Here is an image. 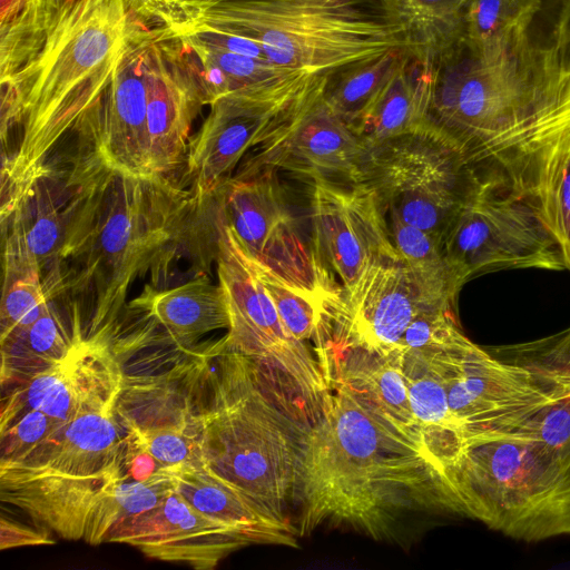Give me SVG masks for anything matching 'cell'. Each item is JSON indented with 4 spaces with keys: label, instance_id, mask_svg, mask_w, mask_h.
Listing matches in <instances>:
<instances>
[{
    "label": "cell",
    "instance_id": "cell-1",
    "mask_svg": "<svg viewBox=\"0 0 570 570\" xmlns=\"http://www.w3.org/2000/svg\"><path fill=\"white\" fill-rule=\"evenodd\" d=\"M203 205L175 177L122 173L88 154L65 244L42 278L49 295L73 311L89 340H105L131 285L166 263Z\"/></svg>",
    "mask_w": 570,
    "mask_h": 570
},
{
    "label": "cell",
    "instance_id": "cell-2",
    "mask_svg": "<svg viewBox=\"0 0 570 570\" xmlns=\"http://www.w3.org/2000/svg\"><path fill=\"white\" fill-rule=\"evenodd\" d=\"M431 117L469 166L517 188L529 161L570 129V20L559 17L542 43L491 58L461 49L438 70Z\"/></svg>",
    "mask_w": 570,
    "mask_h": 570
},
{
    "label": "cell",
    "instance_id": "cell-3",
    "mask_svg": "<svg viewBox=\"0 0 570 570\" xmlns=\"http://www.w3.org/2000/svg\"><path fill=\"white\" fill-rule=\"evenodd\" d=\"M146 23L129 0H67L32 58L1 81V215L75 136Z\"/></svg>",
    "mask_w": 570,
    "mask_h": 570
},
{
    "label": "cell",
    "instance_id": "cell-4",
    "mask_svg": "<svg viewBox=\"0 0 570 570\" xmlns=\"http://www.w3.org/2000/svg\"><path fill=\"white\" fill-rule=\"evenodd\" d=\"M323 414L303 445L297 532L348 527L380 540L415 508H442L438 472L423 450L382 420L347 384L332 380Z\"/></svg>",
    "mask_w": 570,
    "mask_h": 570
},
{
    "label": "cell",
    "instance_id": "cell-5",
    "mask_svg": "<svg viewBox=\"0 0 570 570\" xmlns=\"http://www.w3.org/2000/svg\"><path fill=\"white\" fill-rule=\"evenodd\" d=\"M197 417L202 465L264 513L287 521L311 425L223 338L202 352Z\"/></svg>",
    "mask_w": 570,
    "mask_h": 570
},
{
    "label": "cell",
    "instance_id": "cell-6",
    "mask_svg": "<svg viewBox=\"0 0 570 570\" xmlns=\"http://www.w3.org/2000/svg\"><path fill=\"white\" fill-rule=\"evenodd\" d=\"M189 24L245 37L272 63L311 76L403 48L382 18L370 16L357 0H219Z\"/></svg>",
    "mask_w": 570,
    "mask_h": 570
},
{
    "label": "cell",
    "instance_id": "cell-7",
    "mask_svg": "<svg viewBox=\"0 0 570 570\" xmlns=\"http://www.w3.org/2000/svg\"><path fill=\"white\" fill-rule=\"evenodd\" d=\"M215 256L229 313L224 344L256 363L269 384L312 425L331 402V376L282 323L255 267L218 216Z\"/></svg>",
    "mask_w": 570,
    "mask_h": 570
},
{
    "label": "cell",
    "instance_id": "cell-8",
    "mask_svg": "<svg viewBox=\"0 0 570 570\" xmlns=\"http://www.w3.org/2000/svg\"><path fill=\"white\" fill-rule=\"evenodd\" d=\"M454 296L473 276L509 269H566L530 203L503 176L473 168L464 200L442 243Z\"/></svg>",
    "mask_w": 570,
    "mask_h": 570
},
{
    "label": "cell",
    "instance_id": "cell-9",
    "mask_svg": "<svg viewBox=\"0 0 570 570\" xmlns=\"http://www.w3.org/2000/svg\"><path fill=\"white\" fill-rule=\"evenodd\" d=\"M428 347L465 445L474 438L518 428L570 391V380H557L492 356L470 341L458 324Z\"/></svg>",
    "mask_w": 570,
    "mask_h": 570
},
{
    "label": "cell",
    "instance_id": "cell-10",
    "mask_svg": "<svg viewBox=\"0 0 570 570\" xmlns=\"http://www.w3.org/2000/svg\"><path fill=\"white\" fill-rule=\"evenodd\" d=\"M472 173L458 151L425 125L368 150L363 181L375 191L384 212L442 245Z\"/></svg>",
    "mask_w": 570,
    "mask_h": 570
},
{
    "label": "cell",
    "instance_id": "cell-11",
    "mask_svg": "<svg viewBox=\"0 0 570 570\" xmlns=\"http://www.w3.org/2000/svg\"><path fill=\"white\" fill-rule=\"evenodd\" d=\"M117 399L80 412L24 459L0 463V472L30 478L67 509L94 507L110 482L129 474V440L121 433Z\"/></svg>",
    "mask_w": 570,
    "mask_h": 570
},
{
    "label": "cell",
    "instance_id": "cell-12",
    "mask_svg": "<svg viewBox=\"0 0 570 570\" xmlns=\"http://www.w3.org/2000/svg\"><path fill=\"white\" fill-rule=\"evenodd\" d=\"M216 196L218 216L257 267L317 301L336 291L326 268L303 242L275 168L243 169Z\"/></svg>",
    "mask_w": 570,
    "mask_h": 570
},
{
    "label": "cell",
    "instance_id": "cell-13",
    "mask_svg": "<svg viewBox=\"0 0 570 570\" xmlns=\"http://www.w3.org/2000/svg\"><path fill=\"white\" fill-rule=\"evenodd\" d=\"M326 81L323 77L304 94L283 101L244 95L214 100L209 114L190 138L185 160V180L194 197L205 204L232 178L243 156L288 128Z\"/></svg>",
    "mask_w": 570,
    "mask_h": 570
},
{
    "label": "cell",
    "instance_id": "cell-14",
    "mask_svg": "<svg viewBox=\"0 0 570 570\" xmlns=\"http://www.w3.org/2000/svg\"><path fill=\"white\" fill-rule=\"evenodd\" d=\"M159 24L132 33L110 81L79 122L77 142L107 166L131 175L149 173L146 127L147 81Z\"/></svg>",
    "mask_w": 570,
    "mask_h": 570
},
{
    "label": "cell",
    "instance_id": "cell-15",
    "mask_svg": "<svg viewBox=\"0 0 570 570\" xmlns=\"http://www.w3.org/2000/svg\"><path fill=\"white\" fill-rule=\"evenodd\" d=\"M309 196L317 257L341 279V289H351L376 263L400 258L370 185L314 178Z\"/></svg>",
    "mask_w": 570,
    "mask_h": 570
},
{
    "label": "cell",
    "instance_id": "cell-16",
    "mask_svg": "<svg viewBox=\"0 0 570 570\" xmlns=\"http://www.w3.org/2000/svg\"><path fill=\"white\" fill-rule=\"evenodd\" d=\"M208 97L199 63L170 27L159 24L147 81L149 173L174 177L185 165L189 134Z\"/></svg>",
    "mask_w": 570,
    "mask_h": 570
},
{
    "label": "cell",
    "instance_id": "cell-17",
    "mask_svg": "<svg viewBox=\"0 0 570 570\" xmlns=\"http://www.w3.org/2000/svg\"><path fill=\"white\" fill-rule=\"evenodd\" d=\"M85 155L48 165L1 217L3 283L55 265L66 240L85 175Z\"/></svg>",
    "mask_w": 570,
    "mask_h": 570
},
{
    "label": "cell",
    "instance_id": "cell-18",
    "mask_svg": "<svg viewBox=\"0 0 570 570\" xmlns=\"http://www.w3.org/2000/svg\"><path fill=\"white\" fill-rule=\"evenodd\" d=\"M105 542L125 543L149 558L196 570H212L230 553L253 544L194 509L175 490L160 504L114 527Z\"/></svg>",
    "mask_w": 570,
    "mask_h": 570
},
{
    "label": "cell",
    "instance_id": "cell-19",
    "mask_svg": "<svg viewBox=\"0 0 570 570\" xmlns=\"http://www.w3.org/2000/svg\"><path fill=\"white\" fill-rule=\"evenodd\" d=\"M324 86L288 128L259 146L244 169L279 167L311 179L363 181L368 150L326 105Z\"/></svg>",
    "mask_w": 570,
    "mask_h": 570
},
{
    "label": "cell",
    "instance_id": "cell-20",
    "mask_svg": "<svg viewBox=\"0 0 570 570\" xmlns=\"http://www.w3.org/2000/svg\"><path fill=\"white\" fill-rule=\"evenodd\" d=\"M126 309L138 326V337L155 334L178 347H189L209 332L228 330L230 323L220 285L205 276L170 288L146 285Z\"/></svg>",
    "mask_w": 570,
    "mask_h": 570
},
{
    "label": "cell",
    "instance_id": "cell-21",
    "mask_svg": "<svg viewBox=\"0 0 570 570\" xmlns=\"http://www.w3.org/2000/svg\"><path fill=\"white\" fill-rule=\"evenodd\" d=\"M176 32L199 63L208 105L233 94L269 101L288 100L309 90L325 77L311 76L236 53L207 43L188 31Z\"/></svg>",
    "mask_w": 570,
    "mask_h": 570
},
{
    "label": "cell",
    "instance_id": "cell-22",
    "mask_svg": "<svg viewBox=\"0 0 570 570\" xmlns=\"http://www.w3.org/2000/svg\"><path fill=\"white\" fill-rule=\"evenodd\" d=\"M174 490L194 509L238 531L253 544L297 548L298 532L287 521L273 518L202 464L168 468Z\"/></svg>",
    "mask_w": 570,
    "mask_h": 570
},
{
    "label": "cell",
    "instance_id": "cell-23",
    "mask_svg": "<svg viewBox=\"0 0 570 570\" xmlns=\"http://www.w3.org/2000/svg\"><path fill=\"white\" fill-rule=\"evenodd\" d=\"M402 366L422 448L439 473L463 453L464 433L450 410L446 390L430 348L402 352Z\"/></svg>",
    "mask_w": 570,
    "mask_h": 570
},
{
    "label": "cell",
    "instance_id": "cell-24",
    "mask_svg": "<svg viewBox=\"0 0 570 570\" xmlns=\"http://www.w3.org/2000/svg\"><path fill=\"white\" fill-rule=\"evenodd\" d=\"M435 65L407 52L352 130L367 150L426 125Z\"/></svg>",
    "mask_w": 570,
    "mask_h": 570
},
{
    "label": "cell",
    "instance_id": "cell-25",
    "mask_svg": "<svg viewBox=\"0 0 570 570\" xmlns=\"http://www.w3.org/2000/svg\"><path fill=\"white\" fill-rule=\"evenodd\" d=\"M85 340L72 309L51 298L36 322L0 340L1 385H17L61 364Z\"/></svg>",
    "mask_w": 570,
    "mask_h": 570
},
{
    "label": "cell",
    "instance_id": "cell-26",
    "mask_svg": "<svg viewBox=\"0 0 570 570\" xmlns=\"http://www.w3.org/2000/svg\"><path fill=\"white\" fill-rule=\"evenodd\" d=\"M376 1L383 22L414 59L436 65L462 46L466 0Z\"/></svg>",
    "mask_w": 570,
    "mask_h": 570
},
{
    "label": "cell",
    "instance_id": "cell-27",
    "mask_svg": "<svg viewBox=\"0 0 570 570\" xmlns=\"http://www.w3.org/2000/svg\"><path fill=\"white\" fill-rule=\"evenodd\" d=\"M518 191L535 210L570 271V130L530 160Z\"/></svg>",
    "mask_w": 570,
    "mask_h": 570
},
{
    "label": "cell",
    "instance_id": "cell-28",
    "mask_svg": "<svg viewBox=\"0 0 570 570\" xmlns=\"http://www.w3.org/2000/svg\"><path fill=\"white\" fill-rule=\"evenodd\" d=\"M541 0H466L463 47L478 58H491L525 40Z\"/></svg>",
    "mask_w": 570,
    "mask_h": 570
},
{
    "label": "cell",
    "instance_id": "cell-29",
    "mask_svg": "<svg viewBox=\"0 0 570 570\" xmlns=\"http://www.w3.org/2000/svg\"><path fill=\"white\" fill-rule=\"evenodd\" d=\"M126 474L110 482L90 511L83 541L105 543L108 532L120 522L160 504L173 491L168 468H160L146 479Z\"/></svg>",
    "mask_w": 570,
    "mask_h": 570
},
{
    "label": "cell",
    "instance_id": "cell-30",
    "mask_svg": "<svg viewBox=\"0 0 570 570\" xmlns=\"http://www.w3.org/2000/svg\"><path fill=\"white\" fill-rule=\"evenodd\" d=\"M406 51L393 49L373 59L341 68L326 77L323 98L351 128L358 121L403 60Z\"/></svg>",
    "mask_w": 570,
    "mask_h": 570
},
{
    "label": "cell",
    "instance_id": "cell-31",
    "mask_svg": "<svg viewBox=\"0 0 570 570\" xmlns=\"http://www.w3.org/2000/svg\"><path fill=\"white\" fill-rule=\"evenodd\" d=\"M389 235L400 255L422 288L431 296L454 304L442 245L429 233L403 223L389 213Z\"/></svg>",
    "mask_w": 570,
    "mask_h": 570
},
{
    "label": "cell",
    "instance_id": "cell-32",
    "mask_svg": "<svg viewBox=\"0 0 570 570\" xmlns=\"http://www.w3.org/2000/svg\"><path fill=\"white\" fill-rule=\"evenodd\" d=\"M252 263L288 332L302 342L315 341L321 320L322 301L285 285L257 267L253 261Z\"/></svg>",
    "mask_w": 570,
    "mask_h": 570
},
{
    "label": "cell",
    "instance_id": "cell-33",
    "mask_svg": "<svg viewBox=\"0 0 570 570\" xmlns=\"http://www.w3.org/2000/svg\"><path fill=\"white\" fill-rule=\"evenodd\" d=\"M42 275L38 273L3 283L0 305V340L14 330L36 322L51 301Z\"/></svg>",
    "mask_w": 570,
    "mask_h": 570
},
{
    "label": "cell",
    "instance_id": "cell-34",
    "mask_svg": "<svg viewBox=\"0 0 570 570\" xmlns=\"http://www.w3.org/2000/svg\"><path fill=\"white\" fill-rule=\"evenodd\" d=\"M62 425L65 424L56 421L41 410H32L26 413L8 429L0 432V463H12L24 459Z\"/></svg>",
    "mask_w": 570,
    "mask_h": 570
},
{
    "label": "cell",
    "instance_id": "cell-35",
    "mask_svg": "<svg viewBox=\"0 0 570 570\" xmlns=\"http://www.w3.org/2000/svg\"><path fill=\"white\" fill-rule=\"evenodd\" d=\"M509 351L510 362L559 380L570 379V328L543 340L510 347Z\"/></svg>",
    "mask_w": 570,
    "mask_h": 570
},
{
    "label": "cell",
    "instance_id": "cell-36",
    "mask_svg": "<svg viewBox=\"0 0 570 570\" xmlns=\"http://www.w3.org/2000/svg\"><path fill=\"white\" fill-rule=\"evenodd\" d=\"M55 544L47 532L36 530L35 528L23 525L6 517L0 521V548L1 550L29 547V546H51Z\"/></svg>",
    "mask_w": 570,
    "mask_h": 570
},
{
    "label": "cell",
    "instance_id": "cell-37",
    "mask_svg": "<svg viewBox=\"0 0 570 570\" xmlns=\"http://www.w3.org/2000/svg\"><path fill=\"white\" fill-rule=\"evenodd\" d=\"M218 0H180L170 28L178 29L190 22L202 10Z\"/></svg>",
    "mask_w": 570,
    "mask_h": 570
},
{
    "label": "cell",
    "instance_id": "cell-38",
    "mask_svg": "<svg viewBox=\"0 0 570 570\" xmlns=\"http://www.w3.org/2000/svg\"><path fill=\"white\" fill-rule=\"evenodd\" d=\"M219 1V0H218Z\"/></svg>",
    "mask_w": 570,
    "mask_h": 570
}]
</instances>
